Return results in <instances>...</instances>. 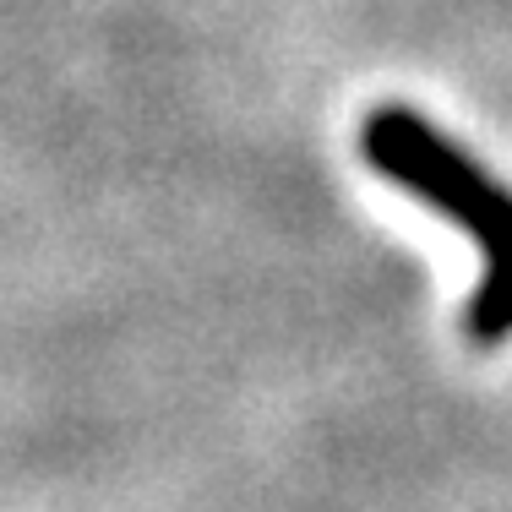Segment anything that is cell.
Masks as SVG:
<instances>
[{
    "instance_id": "obj_1",
    "label": "cell",
    "mask_w": 512,
    "mask_h": 512,
    "mask_svg": "<svg viewBox=\"0 0 512 512\" xmlns=\"http://www.w3.org/2000/svg\"><path fill=\"white\" fill-rule=\"evenodd\" d=\"M360 158L371 164V175L442 213L480 246L463 338L474 349H502L512 338V186H502L469 148L442 137L409 104H376L360 120Z\"/></svg>"
}]
</instances>
